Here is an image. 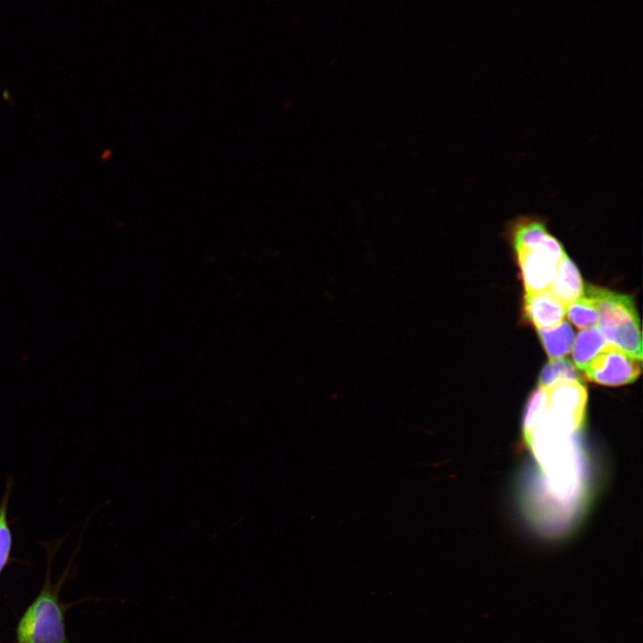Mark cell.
<instances>
[{"mask_svg":"<svg viewBox=\"0 0 643 643\" xmlns=\"http://www.w3.org/2000/svg\"><path fill=\"white\" fill-rule=\"evenodd\" d=\"M586 407L547 394L539 386L528 399L523 437L555 499L571 501L580 493L583 466L578 435Z\"/></svg>","mask_w":643,"mask_h":643,"instance_id":"6da1fadb","label":"cell"},{"mask_svg":"<svg viewBox=\"0 0 643 643\" xmlns=\"http://www.w3.org/2000/svg\"><path fill=\"white\" fill-rule=\"evenodd\" d=\"M584 290L595 299L597 328L606 342L642 360L640 322L631 296L595 286Z\"/></svg>","mask_w":643,"mask_h":643,"instance_id":"7a4b0ae2","label":"cell"},{"mask_svg":"<svg viewBox=\"0 0 643 643\" xmlns=\"http://www.w3.org/2000/svg\"><path fill=\"white\" fill-rule=\"evenodd\" d=\"M521 268L525 293L547 289L566 254L547 225L528 240L512 246Z\"/></svg>","mask_w":643,"mask_h":643,"instance_id":"3957f363","label":"cell"},{"mask_svg":"<svg viewBox=\"0 0 643 643\" xmlns=\"http://www.w3.org/2000/svg\"><path fill=\"white\" fill-rule=\"evenodd\" d=\"M18 643H68L55 595L45 588L29 606L17 629Z\"/></svg>","mask_w":643,"mask_h":643,"instance_id":"277c9868","label":"cell"},{"mask_svg":"<svg viewBox=\"0 0 643 643\" xmlns=\"http://www.w3.org/2000/svg\"><path fill=\"white\" fill-rule=\"evenodd\" d=\"M641 361L614 345H606L583 370L586 378L605 386L634 382L641 372Z\"/></svg>","mask_w":643,"mask_h":643,"instance_id":"5b68a950","label":"cell"},{"mask_svg":"<svg viewBox=\"0 0 643 643\" xmlns=\"http://www.w3.org/2000/svg\"><path fill=\"white\" fill-rule=\"evenodd\" d=\"M524 313L537 329H549L564 321L566 308L547 288L524 294Z\"/></svg>","mask_w":643,"mask_h":643,"instance_id":"8992f818","label":"cell"},{"mask_svg":"<svg viewBox=\"0 0 643 643\" xmlns=\"http://www.w3.org/2000/svg\"><path fill=\"white\" fill-rule=\"evenodd\" d=\"M548 289L566 309L582 295L584 284L580 273L567 254L561 260Z\"/></svg>","mask_w":643,"mask_h":643,"instance_id":"52a82bcc","label":"cell"},{"mask_svg":"<svg viewBox=\"0 0 643 643\" xmlns=\"http://www.w3.org/2000/svg\"><path fill=\"white\" fill-rule=\"evenodd\" d=\"M606 343L597 327L580 330L574 338L572 347V357L575 367L583 371Z\"/></svg>","mask_w":643,"mask_h":643,"instance_id":"ba28073f","label":"cell"},{"mask_svg":"<svg viewBox=\"0 0 643 643\" xmlns=\"http://www.w3.org/2000/svg\"><path fill=\"white\" fill-rule=\"evenodd\" d=\"M537 330L550 360L564 357L572 350L575 337L573 330L566 321L553 328Z\"/></svg>","mask_w":643,"mask_h":643,"instance_id":"9c48e42d","label":"cell"},{"mask_svg":"<svg viewBox=\"0 0 643 643\" xmlns=\"http://www.w3.org/2000/svg\"><path fill=\"white\" fill-rule=\"evenodd\" d=\"M566 314L570 322L579 329L597 327L598 312L595 299L585 290L567 307Z\"/></svg>","mask_w":643,"mask_h":643,"instance_id":"30bf717a","label":"cell"},{"mask_svg":"<svg viewBox=\"0 0 643 643\" xmlns=\"http://www.w3.org/2000/svg\"><path fill=\"white\" fill-rule=\"evenodd\" d=\"M562 380L581 381L578 369L566 357L552 359L542 368L539 376V386L549 387Z\"/></svg>","mask_w":643,"mask_h":643,"instance_id":"8fae6325","label":"cell"},{"mask_svg":"<svg viewBox=\"0 0 643 643\" xmlns=\"http://www.w3.org/2000/svg\"><path fill=\"white\" fill-rule=\"evenodd\" d=\"M11 486L8 484L0 503V573L7 564L13 547V536L7 520Z\"/></svg>","mask_w":643,"mask_h":643,"instance_id":"7c38bea8","label":"cell"}]
</instances>
